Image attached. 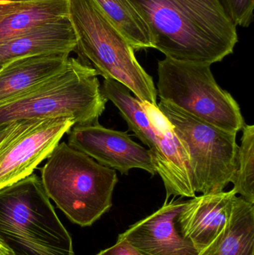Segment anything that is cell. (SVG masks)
<instances>
[{"instance_id": "obj_10", "label": "cell", "mask_w": 254, "mask_h": 255, "mask_svg": "<svg viewBox=\"0 0 254 255\" xmlns=\"http://www.w3.org/2000/svg\"><path fill=\"white\" fill-rule=\"evenodd\" d=\"M68 145L103 166L128 175L133 169L157 174L152 153L134 142L126 132L100 125H75L68 132Z\"/></svg>"}, {"instance_id": "obj_19", "label": "cell", "mask_w": 254, "mask_h": 255, "mask_svg": "<svg viewBox=\"0 0 254 255\" xmlns=\"http://www.w3.org/2000/svg\"><path fill=\"white\" fill-rule=\"evenodd\" d=\"M224 12L236 26L248 28L254 19V0H218Z\"/></svg>"}, {"instance_id": "obj_1", "label": "cell", "mask_w": 254, "mask_h": 255, "mask_svg": "<svg viewBox=\"0 0 254 255\" xmlns=\"http://www.w3.org/2000/svg\"><path fill=\"white\" fill-rule=\"evenodd\" d=\"M147 22L154 49L167 58L212 65L234 52L237 27L218 0H132Z\"/></svg>"}, {"instance_id": "obj_23", "label": "cell", "mask_w": 254, "mask_h": 255, "mask_svg": "<svg viewBox=\"0 0 254 255\" xmlns=\"http://www.w3.org/2000/svg\"><path fill=\"white\" fill-rule=\"evenodd\" d=\"M0 255H14L13 252L9 250L1 241H0Z\"/></svg>"}, {"instance_id": "obj_4", "label": "cell", "mask_w": 254, "mask_h": 255, "mask_svg": "<svg viewBox=\"0 0 254 255\" xmlns=\"http://www.w3.org/2000/svg\"><path fill=\"white\" fill-rule=\"evenodd\" d=\"M40 172L49 199L70 221L82 227L92 226L113 205L116 170L66 142L57 145Z\"/></svg>"}, {"instance_id": "obj_3", "label": "cell", "mask_w": 254, "mask_h": 255, "mask_svg": "<svg viewBox=\"0 0 254 255\" xmlns=\"http://www.w3.org/2000/svg\"><path fill=\"white\" fill-rule=\"evenodd\" d=\"M0 241L14 255H76L36 174L0 189Z\"/></svg>"}, {"instance_id": "obj_5", "label": "cell", "mask_w": 254, "mask_h": 255, "mask_svg": "<svg viewBox=\"0 0 254 255\" xmlns=\"http://www.w3.org/2000/svg\"><path fill=\"white\" fill-rule=\"evenodd\" d=\"M69 18L80 59L90 63L104 79L116 81L139 100L158 106L152 76L140 65L125 36L91 0H69Z\"/></svg>"}, {"instance_id": "obj_8", "label": "cell", "mask_w": 254, "mask_h": 255, "mask_svg": "<svg viewBox=\"0 0 254 255\" xmlns=\"http://www.w3.org/2000/svg\"><path fill=\"white\" fill-rule=\"evenodd\" d=\"M158 106L187 151L195 193L224 191L235 174L237 133L200 121L164 100Z\"/></svg>"}, {"instance_id": "obj_7", "label": "cell", "mask_w": 254, "mask_h": 255, "mask_svg": "<svg viewBox=\"0 0 254 255\" xmlns=\"http://www.w3.org/2000/svg\"><path fill=\"white\" fill-rule=\"evenodd\" d=\"M210 67L166 57L158 62V97L200 121L237 133L246 124L240 106L218 85Z\"/></svg>"}, {"instance_id": "obj_22", "label": "cell", "mask_w": 254, "mask_h": 255, "mask_svg": "<svg viewBox=\"0 0 254 255\" xmlns=\"http://www.w3.org/2000/svg\"><path fill=\"white\" fill-rule=\"evenodd\" d=\"M31 2H0V22L9 15L26 7Z\"/></svg>"}, {"instance_id": "obj_24", "label": "cell", "mask_w": 254, "mask_h": 255, "mask_svg": "<svg viewBox=\"0 0 254 255\" xmlns=\"http://www.w3.org/2000/svg\"><path fill=\"white\" fill-rule=\"evenodd\" d=\"M40 0H0V2H31Z\"/></svg>"}, {"instance_id": "obj_16", "label": "cell", "mask_w": 254, "mask_h": 255, "mask_svg": "<svg viewBox=\"0 0 254 255\" xmlns=\"http://www.w3.org/2000/svg\"><path fill=\"white\" fill-rule=\"evenodd\" d=\"M66 16H69V0L32 1L0 22V45Z\"/></svg>"}, {"instance_id": "obj_2", "label": "cell", "mask_w": 254, "mask_h": 255, "mask_svg": "<svg viewBox=\"0 0 254 255\" xmlns=\"http://www.w3.org/2000/svg\"><path fill=\"white\" fill-rule=\"evenodd\" d=\"M98 73L80 58L51 79L0 104V127L34 119L67 117L75 125L98 123L108 100L103 95Z\"/></svg>"}, {"instance_id": "obj_6", "label": "cell", "mask_w": 254, "mask_h": 255, "mask_svg": "<svg viewBox=\"0 0 254 255\" xmlns=\"http://www.w3.org/2000/svg\"><path fill=\"white\" fill-rule=\"evenodd\" d=\"M101 91L119 109L130 130L149 147L165 187L166 200L171 196L195 197L189 154L158 106L141 101L125 85L111 79H104Z\"/></svg>"}, {"instance_id": "obj_17", "label": "cell", "mask_w": 254, "mask_h": 255, "mask_svg": "<svg viewBox=\"0 0 254 255\" xmlns=\"http://www.w3.org/2000/svg\"><path fill=\"white\" fill-rule=\"evenodd\" d=\"M125 36L134 51L154 48L153 36L132 0H91Z\"/></svg>"}, {"instance_id": "obj_14", "label": "cell", "mask_w": 254, "mask_h": 255, "mask_svg": "<svg viewBox=\"0 0 254 255\" xmlns=\"http://www.w3.org/2000/svg\"><path fill=\"white\" fill-rule=\"evenodd\" d=\"M77 39L69 16L48 22L0 45V67L23 58L52 52H76Z\"/></svg>"}, {"instance_id": "obj_13", "label": "cell", "mask_w": 254, "mask_h": 255, "mask_svg": "<svg viewBox=\"0 0 254 255\" xmlns=\"http://www.w3.org/2000/svg\"><path fill=\"white\" fill-rule=\"evenodd\" d=\"M70 53L52 52L13 60L0 70V104L61 73Z\"/></svg>"}, {"instance_id": "obj_20", "label": "cell", "mask_w": 254, "mask_h": 255, "mask_svg": "<svg viewBox=\"0 0 254 255\" xmlns=\"http://www.w3.org/2000/svg\"><path fill=\"white\" fill-rule=\"evenodd\" d=\"M96 255H147L133 247L122 238H118L117 242L110 248L103 250Z\"/></svg>"}, {"instance_id": "obj_11", "label": "cell", "mask_w": 254, "mask_h": 255, "mask_svg": "<svg viewBox=\"0 0 254 255\" xmlns=\"http://www.w3.org/2000/svg\"><path fill=\"white\" fill-rule=\"evenodd\" d=\"M185 202L182 197L166 200L159 210L132 225L118 238L147 255H198L193 244L181 235L177 224Z\"/></svg>"}, {"instance_id": "obj_18", "label": "cell", "mask_w": 254, "mask_h": 255, "mask_svg": "<svg viewBox=\"0 0 254 255\" xmlns=\"http://www.w3.org/2000/svg\"><path fill=\"white\" fill-rule=\"evenodd\" d=\"M234 191L254 205V127L245 124L241 145L237 150V166L232 181Z\"/></svg>"}, {"instance_id": "obj_21", "label": "cell", "mask_w": 254, "mask_h": 255, "mask_svg": "<svg viewBox=\"0 0 254 255\" xmlns=\"http://www.w3.org/2000/svg\"><path fill=\"white\" fill-rule=\"evenodd\" d=\"M33 120L18 121V122L11 123V124H6V125L2 126V127H0V149L3 146H4L5 144L16 133H18L24 127H26Z\"/></svg>"}, {"instance_id": "obj_12", "label": "cell", "mask_w": 254, "mask_h": 255, "mask_svg": "<svg viewBox=\"0 0 254 255\" xmlns=\"http://www.w3.org/2000/svg\"><path fill=\"white\" fill-rule=\"evenodd\" d=\"M236 196L232 190L195 196L185 202L177 216V226L198 253L207 248L226 226Z\"/></svg>"}, {"instance_id": "obj_15", "label": "cell", "mask_w": 254, "mask_h": 255, "mask_svg": "<svg viewBox=\"0 0 254 255\" xmlns=\"http://www.w3.org/2000/svg\"><path fill=\"white\" fill-rule=\"evenodd\" d=\"M198 255H254V205L236 196L226 226Z\"/></svg>"}, {"instance_id": "obj_9", "label": "cell", "mask_w": 254, "mask_h": 255, "mask_svg": "<svg viewBox=\"0 0 254 255\" xmlns=\"http://www.w3.org/2000/svg\"><path fill=\"white\" fill-rule=\"evenodd\" d=\"M75 126L71 118L33 120L0 149V189L23 179L55 149Z\"/></svg>"}, {"instance_id": "obj_25", "label": "cell", "mask_w": 254, "mask_h": 255, "mask_svg": "<svg viewBox=\"0 0 254 255\" xmlns=\"http://www.w3.org/2000/svg\"><path fill=\"white\" fill-rule=\"evenodd\" d=\"M1 68H2V67H0V70H1Z\"/></svg>"}]
</instances>
